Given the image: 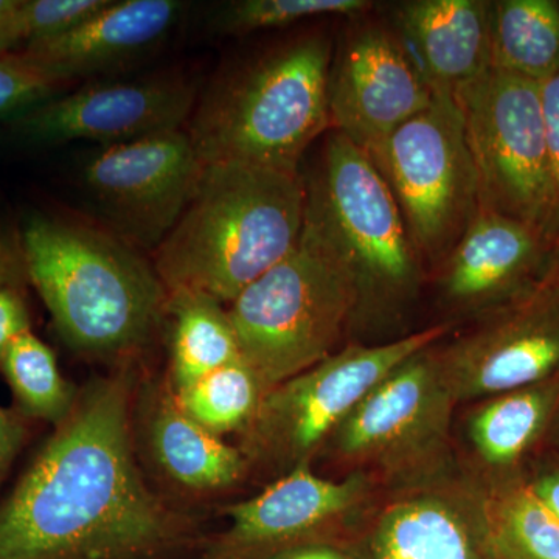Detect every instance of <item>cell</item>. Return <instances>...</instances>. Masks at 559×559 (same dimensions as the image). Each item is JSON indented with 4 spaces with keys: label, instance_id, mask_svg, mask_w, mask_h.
Returning <instances> with one entry per match:
<instances>
[{
    "label": "cell",
    "instance_id": "obj_16",
    "mask_svg": "<svg viewBox=\"0 0 559 559\" xmlns=\"http://www.w3.org/2000/svg\"><path fill=\"white\" fill-rule=\"evenodd\" d=\"M557 253L539 229L479 207L439 264L441 297L459 311L491 310L528 288Z\"/></svg>",
    "mask_w": 559,
    "mask_h": 559
},
{
    "label": "cell",
    "instance_id": "obj_12",
    "mask_svg": "<svg viewBox=\"0 0 559 559\" xmlns=\"http://www.w3.org/2000/svg\"><path fill=\"white\" fill-rule=\"evenodd\" d=\"M331 130L370 159H380L393 132L436 98L399 38L362 27L342 47L330 75Z\"/></svg>",
    "mask_w": 559,
    "mask_h": 559
},
{
    "label": "cell",
    "instance_id": "obj_6",
    "mask_svg": "<svg viewBox=\"0 0 559 559\" xmlns=\"http://www.w3.org/2000/svg\"><path fill=\"white\" fill-rule=\"evenodd\" d=\"M304 226L336 255L358 289L356 318L389 308L418 285L421 259L377 165L333 131L307 182Z\"/></svg>",
    "mask_w": 559,
    "mask_h": 559
},
{
    "label": "cell",
    "instance_id": "obj_29",
    "mask_svg": "<svg viewBox=\"0 0 559 559\" xmlns=\"http://www.w3.org/2000/svg\"><path fill=\"white\" fill-rule=\"evenodd\" d=\"M64 83L20 50L0 53V120L17 119L50 100Z\"/></svg>",
    "mask_w": 559,
    "mask_h": 559
},
{
    "label": "cell",
    "instance_id": "obj_34",
    "mask_svg": "<svg viewBox=\"0 0 559 559\" xmlns=\"http://www.w3.org/2000/svg\"><path fill=\"white\" fill-rule=\"evenodd\" d=\"M530 488L540 503L559 520V471L544 474L538 480L533 481Z\"/></svg>",
    "mask_w": 559,
    "mask_h": 559
},
{
    "label": "cell",
    "instance_id": "obj_36",
    "mask_svg": "<svg viewBox=\"0 0 559 559\" xmlns=\"http://www.w3.org/2000/svg\"><path fill=\"white\" fill-rule=\"evenodd\" d=\"M17 0H0V25L7 20V16L16 7Z\"/></svg>",
    "mask_w": 559,
    "mask_h": 559
},
{
    "label": "cell",
    "instance_id": "obj_15",
    "mask_svg": "<svg viewBox=\"0 0 559 559\" xmlns=\"http://www.w3.org/2000/svg\"><path fill=\"white\" fill-rule=\"evenodd\" d=\"M364 492L360 477L322 479L299 465L257 498L226 509L230 525L204 559H260L278 555L347 516Z\"/></svg>",
    "mask_w": 559,
    "mask_h": 559
},
{
    "label": "cell",
    "instance_id": "obj_32",
    "mask_svg": "<svg viewBox=\"0 0 559 559\" xmlns=\"http://www.w3.org/2000/svg\"><path fill=\"white\" fill-rule=\"evenodd\" d=\"M25 418L17 409L0 407V480L27 439Z\"/></svg>",
    "mask_w": 559,
    "mask_h": 559
},
{
    "label": "cell",
    "instance_id": "obj_37",
    "mask_svg": "<svg viewBox=\"0 0 559 559\" xmlns=\"http://www.w3.org/2000/svg\"><path fill=\"white\" fill-rule=\"evenodd\" d=\"M557 252H558V257H559V246H558Z\"/></svg>",
    "mask_w": 559,
    "mask_h": 559
},
{
    "label": "cell",
    "instance_id": "obj_20",
    "mask_svg": "<svg viewBox=\"0 0 559 559\" xmlns=\"http://www.w3.org/2000/svg\"><path fill=\"white\" fill-rule=\"evenodd\" d=\"M151 447L165 473L191 489L227 487L245 469L241 452L183 414L175 399L162 401L154 415Z\"/></svg>",
    "mask_w": 559,
    "mask_h": 559
},
{
    "label": "cell",
    "instance_id": "obj_11",
    "mask_svg": "<svg viewBox=\"0 0 559 559\" xmlns=\"http://www.w3.org/2000/svg\"><path fill=\"white\" fill-rule=\"evenodd\" d=\"M202 171L189 134L179 130L105 146L84 165L83 180L128 245L156 249Z\"/></svg>",
    "mask_w": 559,
    "mask_h": 559
},
{
    "label": "cell",
    "instance_id": "obj_17",
    "mask_svg": "<svg viewBox=\"0 0 559 559\" xmlns=\"http://www.w3.org/2000/svg\"><path fill=\"white\" fill-rule=\"evenodd\" d=\"M393 21L433 94L454 95L491 69V2L411 0Z\"/></svg>",
    "mask_w": 559,
    "mask_h": 559
},
{
    "label": "cell",
    "instance_id": "obj_19",
    "mask_svg": "<svg viewBox=\"0 0 559 559\" xmlns=\"http://www.w3.org/2000/svg\"><path fill=\"white\" fill-rule=\"evenodd\" d=\"M369 559H496L484 509L437 492L412 495L382 511Z\"/></svg>",
    "mask_w": 559,
    "mask_h": 559
},
{
    "label": "cell",
    "instance_id": "obj_18",
    "mask_svg": "<svg viewBox=\"0 0 559 559\" xmlns=\"http://www.w3.org/2000/svg\"><path fill=\"white\" fill-rule=\"evenodd\" d=\"M183 7L178 0H110L72 31L20 51L62 81L94 75L160 43Z\"/></svg>",
    "mask_w": 559,
    "mask_h": 559
},
{
    "label": "cell",
    "instance_id": "obj_7",
    "mask_svg": "<svg viewBox=\"0 0 559 559\" xmlns=\"http://www.w3.org/2000/svg\"><path fill=\"white\" fill-rule=\"evenodd\" d=\"M389 183L419 259H447L479 212V180L452 95L393 132L374 162Z\"/></svg>",
    "mask_w": 559,
    "mask_h": 559
},
{
    "label": "cell",
    "instance_id": "obj_3",
    "mask_svg": "<svg viewBox=\"0 0 559 559\" xmlns=\"http://www.w3.org/2000/svg\"><path fill=\"white\" fill-rule=\"evenodd\" d=\"M21 253L58 333L80 352L110 356L138 348L167 310L159 275L106 231L36 215L22 230Z\"/></svg>",
    "mask_w": 559,
    "mask_h": 559
},
{
    "label": "cell",
    "instance_id": "obj_35",
    "mask_svg": "<svg viewBox=\"0 0 559 559\" xmlns=\"http://www.w3.org/2000/svg\"><path fill=\"white\" fill-rule=\"evenodd\" d=\"M270 559H347L340 551L323 546L293 547Z\"/></svg>",
    "mask_w": 559,
    "mask_h": 559
},
{
    "label": "cell",
    "instance_id": "obj_13",
    "mask_svg": "<svg viewBox=\"0 0 559 559\" xmlns=\"http://www.w3.org/2000/svg\"><path fill=\"white\" fill-rule=\"evenodd\" d=\"M421 349L370 390L333 433L348 462L396 465L439 443L455 403L439 349Z\"/></svg>",
    "mask_w": 559,
    "mask_h": 559
},
{
    "label": "cell",
    "instance_id": "obj_10",
    "mask_svg": "<svg viewBox=\"0 0 559 559\" xmlns=\"http://www.w3.org/2000/svg\"><path fill=\"white\" fill-rule=\"evenodd\" d=\"M455 401L502 395L559 371V257L516 296L481 312L476 325L439 349Z\"/></svg>",
    "mask_w": 559,
    "mask_h": 559
},
{
    "label": "cell",
    "instance_id": "obj_28",
    "mask_svg": "<svg viewBox=\"0 0 559 559\" xmlns=\"http://www.w3.org/2000/svg\"><path fill=\"white\" fill-rule=\"evenodd\" d=\"M110 0H17L0 25V53L17 51L72 31Z\"/></svg>",
    "mask_w": 559,
    "mask_h": 559
},
{
    "label": "cell",
    "instance_id": "obj_8",
    "mask_svg": "<svg viewBox=\"0 0 559 559\" xmlns=\"http://www.w3.org/2000/svg\"><path fill=\"white\" fill-rule=\"evenodd\" d=\"M452 97L476 167L480 207L543 234L550 175L540 84L491 68Z\"/></svg>",
    "mask_w": 559,
    "mask_h": 559
},
{
    "label": "cell",
    "instance_id": "obj_14",
    "mask_svg": "<svg viewBox=\"0 0 559 559\" xmlns=\"http://www.w3.org/2000/svg\"><path fill=\"white\" fill-rule=\"evenodd\" d=\"M194 100L193 84L180 76L94 83L27 110L14 119V130L32 143L86 139L120 145L182 130Z\"/></svg>",
    "mask_w": 559,
    "mask_h": 559
},
{
    "label": "cell",
    "instance_id": "obj_9",
    "mask_svg": "<svg viewBox=\"0 0 559 559\" xmlns=\"http://www.w3.org/2000/svg\"><path fill=\"white\" fill-rule=\"evenodd\" d=\"M450 329L440 323L377 347L349 345L272 389L249 423V454L280 466L308 465L374 385Z\"/></svg>",
    "mask_w": 559,
    "mask_h": 559
},
{
    "label": "cell",
    "instance_id": "obj_23",
    "mask_svg": "<svg viewBox=\"0 0 559 559\" xmlns=\"http://www.w3.org/2000/svg\"><path fill=\"white\" fill-rule=\"evenodd\" d=\"M559 399V371L489 401L471 419L474 447L485 462L507 466L516 462L538 439Z\"/></svg>",
    "mask_w": 559,
    "mask_h": 559
},
{
    "label": "cell",
    "instance_id": "obj_2",
    "mask_svg": "<svg viewBox=\"0 0 559 559\" xmlns=\"http://www.w3.org/2000/svg\"><path fill=\"white\" fill-rule=\"evenodd\" d=\"M305 205L300 171L204 165L189 204L154 249L156 274L168 294L230 305L296 248Z\"/></svg>",
    "mask_w": 559,
    "mask_h": 559
},
{
    "label": "cell",
    "instance_id": "obj_5",
    "mask_svg": "<svg viewBox=\"0 0 559 559\" xmlns=\"http://www.w3.org/2000/svg\"><path fill=\"white\" fill-rule=\"evenodd\" d=\"M356 310L355 280L305 226L296 248L227 308L263 395L333 355Z\"/></svg>",
    "mask_w": 559,
    "mask_h": 559
},
{
    "label": "cell",
    "instance_id": "obj_30",
    "mask_svg": "<svg viewBox=\"0 0 559 559\" xmlns=\"http://www.w3.org/2000/svg\"><path fill=\"white\" fill-rule=\"evenodd\" d=\"M547 157H549L550 204L543 235L550 245L559 246V73L540 84Z\"/></svg>",
    "mask_w": 559,
    "mask_h": 559
},
{
    "label": "cell",
    "instance_id": "obj_31",
    "mask_svg": "<svg viewBox=\"0 0 559 559\" xmlns=\"http://www.w3.org/2000/svg\"><path fill=\"white\" fill-rule=\"evenodd\" d=\"M31 330V316L17 285L0 286V360L17 336Z\"/></svg>",
    "mask_w": 559,
    "mask_h": 559
},
{
    "label": "cell",
    "instance_id": "obj_4",
    "mask_svg": "<svg viewBox=\"0 0 559 559\" xmlns=\"http://www.w3.org/2000/svg\"><path fill=\"white\" fill-rule=\"evenodd\" d=\"M331 44L305 36L212 87L191 116L202 164L300 171L312 142L331 130Z\"/></svg>",
    "mask_w": 559,
    "mask_h": 559
},
{
    "label": "cell",
    "instance_id": "obj_26",
    "mask_svg": "<svg viewBox=\"0 0 559 559\" xmlns=\"http://www.w3.org/2000/svg\"><path fill=\"white\" fill-rule=\"evenodd\" d=\"M173 399L183 414L221 437L230 430L248 428L263 392L253 371L240 359L178 390Z\"/></svg>",
    "mask_w": 559,
    "mask_h": 559
},
{
    "label": "cell",
    "instance_id": "obj_27",
    "mask_svg": "<svg viewBox=\"0 0 559 559\" xmlns=\"http://www.w3.org/2000/svg\"><path fill=\"white\" fill-rule=\"evenodd\" d=\"M371 9L369 0H241L224 7L216 17V28L223 35H248L311 17L360 16Z\"/></svg>",
    "mask_w": 559,
    "mask_h": 559
},
{
    "label": "cell",
    "instance_id": "obj_22",
    "mask_svg": "<svg viewBox=\"0 0 559 559\" xmlns=\"http://www.w3.org/2000/svg\"><path fill=\"white\" fill-rule=\"evenodd\" d=\"M171 370L176 392L241 359L237 334L223 304L201 294L173 293Z\"/></svg>",
    "mask_w": 559,
    "mask_h": 559
},
{
    "label": "cell",
    "instance_id": "obj_1",
    "mask_svg": "<svg viewBox=\"0 0 559 559\" xmlns=\"http://www.w3.org/2000/svg\"><path fill=\"white\" fill-rule=\"evenodd\" d=\"M130 377L92 382L0 506V559H148L179 522L143 484Z\"/></svg>",
    "mask_w": 559,
    "mask_h": 559
},
{
    "label": "cell",
    "instance_id": "obj_33",
    "mask_svg": "<svg viewBox=\"0 0 559 559\" xmlns=\"http://www.w3.org/2000/svg\"><path fill=\"white\" fill-rule=\"evenodd\" d=\"M22 275L25 270L21 249L14 248L9 238L0 234V286L17 285Z\"/></svg>",
    "mask_w": 559,
    "mask_h": 559
},
{
    "label": "cell",
    "instance_id": "obj_24",
    "mask_svg": "<svg viewBox=\"0 0 559 559\" xmlns=\"http://www.w3.org/2000/svg\"><path fill=\"white\" fill-rule=\"evenodd\" d=\"M0 370L24 417L58 426L79 399L62 378L55 353L32 330L13 341L0 360Z\"/></svg>",
    "mask_w": 559,
    "mask_h": 559
},
{
    "label": "cell",
    "instance_id": "obj_21",
    "mask_svg": "<svg viewBox=\"0 0 559 559\" xmlns=\"http://www.w3.org/2000/svg\"><path fill=\"white\" fill-rule=\"evenodd\" d=\"M491 68L546 83L559 73V2H491Z\"/></svg>",
    "mask_w": 559,
    "mask_h": 559
},
{
    "label": "cell",
    "instance_id": "obj_25",
    "mask_svg": "<svg viewBox=\"0 0 559 559\" xmlns=\"http://www.w3.org/2000/svg\"><path fill=\"white\" fill-rule=\"evenodd\" d=\"M484 511L496 559H559V520L530 485L502 489Z\"/></svg>",
    "mask_w": 559,
    "mask_h": 559
}]
</instances>
